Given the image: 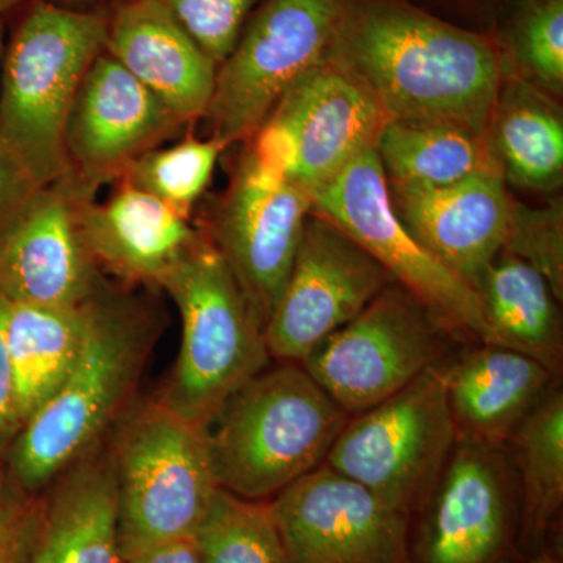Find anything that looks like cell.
Segmentation results:
<instances>
[{"label":"cell","mask_w":563,"mask_h":563,"mask_svg":"<svg viewBox=\"0 0 563 563\" xmlns=\"http://www.w3.org/2000/svg\"><path fill=\"white\" fill-rule=\"evenodd\" d=\"M202 232V231H201ZM181 317V344L161 401L210 429L247 380L268 368L265 328L206 233L162 282Z\"/></svg>","instance_id":"cell-5"},{"label":"cell","mask_w":563,"mask_h":563,"mask_svg":"<svg viewBox=\"0 0 563 563\" xmlns=\"http://www.w3.org/2000/svg\"><path fill=\"white\" fill-rule=\"evenodd\" d=\"M312 199L313 214L346 233L437 318L484 343L479 296L404 228L376 147L347 163Z\"/></svg>","instance_id":"cell-10"},{"label":"cell","mask_w":563,"mask_h":563,"mask_svg":"<svg viewBox=\"0 0 563 563\" xmlns=\"http://www.w3.org/2000/svg\"><path fill=\"white\" fill-rule=\"evenodd\" d=\"M376 151L388 185L440 188L474 174H501L488 135L450 122L388 120Z\"/></svg>","instance_id":"cell-26"},{"label":"cell","mask_w":563,"mask_h":563,"mask_svg":"<svg viewBox=\"0 0 563 563\" xmlns=\"http://www.w3.org/2000/svg\"><path fill=\"white\" fill-rule=\"evenodd\" d=\"M387 121L362 81L325 57L282 96L246 146L263 165L313 195L376 147Z\"/></svg>","instance_id":"cell-9"},{"label":"cell","mask_w":563,"mask_h":563,"mask_svg":"<svg viewBox=\"0 0 563 563\" xmlns=\"http://www.w3.org/2000/svg\"><path fill=\"white\" fill-rule=\"evenodd\" d=\"M224 150L213 136L198 139L188 133L176 143L162 144L141 155L121 180L150 192L191 220L192 210L209 188L214 166Z\"/></svg>","instance_id":"cell-30"},{"label":"cell","mask_w":563,"mask_h":563,"mask_svg":"<svg viewBox=\"0 0 563 563\" xmlns=\"http://www.w3.org/2000/svg\"><path fill=\"white\" fill-rule=\"evenodd\" d=\"M484 344L521 352L551 373L562 368V325L547 279L517 255L499 252L476 287Z\"/></svg>","instance_id":"cell-25"},{"label":"cell","mask_w":563,"mask_h":563,"mask_svg":"<svg viewBox=\"0 0 563 563\" xmlns=\"http://www.w3.org/2000/svg\"><path fill=\"white\" fill-rule=\"evenodd\" d=\"M24 166L0 141V229L20 211L29 198L38 190Z\"/></svg>","instance_id":"cell-36"},{"label":"cell","mask_w":563,"mask_h":563,"mask_svg":"<svg viewBox=\"0 0 563 563\" xmlns=\"http://www.w3.org/2000/svg\"><path fill=\"white\" fill-rule=\"evenodd\" d=\"M5 24H3L2 16H0V74H2L3 55H5Z\"/></svg>","instance_id":"cell-40"},{"label":"cell","mask_w":563,"mask_h":563,"mask_svg":"<svg viewBox=\"0 0 563 563\" xmlns=\"http://www.w3.org/2000/svg\"><path fill=\"white\" fill-rule=\"evenodd\" d=\"M81 231L102 274L155 290L202 236L191 220L122 180L106 201L84 207Z\"/></svg>","instance_id":"cell-20"},{"label":"cell","mask_w":563,"mask_h":563,"mask_svg":"<svg viewBox=\"0 0 563 563\" xmlns=\"http://www.w3.org/2000/svg\"><path fill=\"white\" fill-rule=\"evenodd\" d=\"M388 192L410 235L476 291L509 231L514 199L501 174H474L440 188L388 185Z\"/></svg>","instance_id":"cell-18"},{"label":"cell","mask_w":563,"mask_h":563,"mask_svg":"<svg viewBox=\"0 0 563 563\" xmlns=\"http://www.w3.org/2000/svg\"><path fill=\"white\" fill-rule=\"evenodd\" d=\"M393 282L346 233L310 213L290 276L265 325L269 357L302 363Z\"/></svg>","instance_id":"cell-13"},{"label":"cell","mask_w":563,"mask_h":563,"mask_svg":"<svg viewBox=\"0 0 563 563\" xmlns=\"http://www.w3.org/2000/svg\"><path fill=\"white\" fill-rule=\"evenodd\" d=\"M29 563H124L107 443L74 463L46 492L43 529Z\"/></svg>","instance_id":"cell-22"},{"label":"cell","mask_w":563,"mask_h":563,"mask_svg":"<svg viewBox=\"0 0 563 563\" xmlns=\"http://www.w3.org/2000/svg\"><path fill=\"white\" fill-rule=\"evenodd\" d=\"M109 13L25 5L0 74V141L38 187L69 173L65 129L85 74L106 49Z\"/></svg>","instance_id":"cell-4"},{"label":"cell","mask_w":563,"mask_h":563,"mask_svg":"<svg viewBox=\"0 0 563 563\" xmlns=\"http://www.w3.org/2000/svg\"><path fill=\"white\" fill-rule=\"evenodd\" d=\"M106 49L185 128L206 120L218 65L157 0H107Z\"/></svg>","instance_id":"cell-19"},{"label":"cell","mask_w":563,"mask_h":563,"mask_svg":"<svg viewBox=\"0 0 563 563\" xmlns=\"http://www.w3.org/2000/svg\"><path fill=\"white\" fill-rule=\"evenodd\" d=\"M350 418L301 363L265 368L233 393L209 429L217 483L272 501L325 461Z\"/></svg>","instance_id":"cell-3"},{"label":"cell","mask_w":563,"mask_h":563,"mask_svg":"<svg viewBox=\"0 0 563 563\" xmlns=\"http://www.w3.org/2000/svg\"><path fill=\"white\" fill-rule=\"evenodd\" d=\"M510 439L523 474L521 540L539 542L558 521L563 504V395L548 391Z\"/></svg>","instance_id":"cell-27"},{"label":"cell","mask_w":563,"mask_h":563,"mask_svg":"<svg viewBox=\"0 0 563 563\" xmlns=\"http://www.w3.org/2000/svg\"><path fill=\"white\" fill-rule=\"evenodd\" d=\"M110 439L122 558L191 539L220 487L209 429L154 399L132 404Z\"/></svg>","instance_id":"cell-6"},{"label":"cell","mask_w":563,"mask_h":563,"mask_svg":"<svg viewBox=\"0 0 563 563\" xmlns=\"http://www.w3.org/2000/svg\"><path fill=\"white\" fill-rule=\"evenodd\" d=\"M125 288L106 279L99 285L90 298L87 339L76 368L0 457L24 490H49L74 463L101 446L132 406L161 321L150 303Z\"/></svg>","instance_id":"cell-2"},{"label":"cell","mask_w":563,"mask_h":563,"mask_svg":"<svg viewBox=\"0 0 563 563\" xmlns=\"http://www.w3.org/2000/svg\"><path fill=\"white\" fill-rule=\"evenodd\" d=\"M201 563H287L272 501L218 487L191 537Z\"/></svg>","instance_id":"cell-29"},{"label":"cell","mask_w":563,"mask_h":563,"mask_svg":"<svg viewBox=\"0 0 563 563\" xmlns=\"http://www.w3.org/2000/svg\"><path fill=\"white\" fill-rule=\"evenodd\" d=\"M124 563H201L191 539L155 544L124 558Z\"/></svg>","instance_id":"cell-37"},{"label":"cell","mask_w":563,"mask_h":563,"mask_svg":"<svg viewBox=\"0 0 563 563\" xmlns=\"http://www.w3.org/2000/svg\"><path fill=\"white\" fill-rule=\"evenodd\" d=\"M553 96L504 68L488 141L506 184L551 192L563 180V120Z\"/></svg>","instance_id":"cell-23"},{"label":"cell","mask_w":563,"mask_h":563,"mask_svg":"<svg viewBox=\"0 0 563 563\" xmlns=\"http://www.w3.org/2000/svg\"><path fill=\"white\" fill-rule=\"evenodd\" d=\"M9 302V299L0 292V457L9 450L11 442L22 428L20 413H18L16 395H14L9 347H7Z\"/></svg>","instance_id":"cell-35"},{"label":"cell","mask_w":563,"mask_h":563,"mask_svg":"<svg viewBox=\"0 0 563 563\" xmlns=\"http://www.w3.org/2000/svg\"><path fill=\"white\" fill-rule=\"evenodd\" d=\"M201 49L221 65L231 55L262 0H157Z\"/></svg>","instance_id":"cell-32"},{"label":"cell","mask_w":563,"mask_h":563,"mask_svg":"<svg viewBox=\"0 0 563 563\" xmlns=\"http://www.w3.org/2000/svg\"><path fill=\"white\" fill-rule=\"evenodd\" d=\"M90 299L76 307L9 302L7 347L22 426L60 390L79 362Z\"/></svg>","instance_id":"cell-24"},{"label":"cell","mask_w":563,"mask_h":563,"mask_svg":"<svg viewBox=\"0 0 563 563\" xmlns=\"http://www.w3.org/2000/svg\"><path fill=\"white\" fill-rule=\"evenodd\" d=\"M91 201L65 174L33 192L0 229V292L9 301L76 307L95 295L103 274L81 231Z\"/></svg>","instance_id":"cell-16"},{"label":"cell","mask_w":563,"mask_h":563,"mask_svg":"<svg viewBox=\"0 0 563 563\" xmlns=\"http://www.w3.org/2000/svg\"><path fill=\"white\" fill-rule=\"evenodd\" d=\"M344 0H262L218 66L207 111L222 146L246 144L276 103L331 51Z\"/></svg>","instance_id":"cell-8"},{"label":"cell","mask_w":563,"mask_h":563,"mask_svg":"<svg viewBox=\"0 0 563 563\" xmlns=\"http://www.w3.org/2000/svg\"><path fill=\"white\" fill-rule=\"evenodd\" d=\"M287 563H415L409 518L331 466L272 499Z\"/></svg>","instance_id":"cell-14"},{"label":"cell","mask_w":563,"mask_h":563,"mask_svg":"<svg viewBox=\"0 0 563 563\" xmlns=\"http://www.w3.org/2000/svg\"><path fill=\"white\" fill-rule=\"evenodd\" d=\"M528 563H562L561 559L553 553H542L537 558L531 559Z\"/></svg>","instance_id":"cell-41"},{"label":"cell","mask_w":563,"mask_h":563,"mask_svg":"<svg viewBox=\"0 0 563 563\" xmlns=\"http://www.w3.org/2000/svg\"><path fill=\"white\" fill-rule=\"evenodd\" d=\"M493 38L504 68L533 87L563 92V0H515L496 22Z\"/></svg>","instance_id":"cell-28"},{"label":"cell","mask_w":563,"mask_h":563,"mask_svg":"<svg viewBox=\"0 0 563 563\" xmlns=\"http://www.w3.org/2000/svg\"><path fill=\"white\" fill-rule=\"evenodd\" d=\"M32 0H0V16L10 13V11L21 9V7L27 5Z\"/></svg>","instance_id":"cell-39"},{"label":"cell","mask_w":563,"mask_h":563,"mask_svg":"<svg viewBox=\"0 0 563 563\" xmlns=\"http://www.w3.org/2000/svg\"><path fill=\"white\" fill-rule=\"evenodd\" d=\"M455 442L444 369L433 365L401 391L351 417L324 463L410 520L428 506Z\"/></svg>","instance_id":"cell-7"},{"label":"cell","mask_w":563,"mask_h":563,"mask_svg":"<svg viewBox=\"0 0 563 563\" xmlns=\"http://www.w3.org/2000/svg\"><path fill=\"white\" fill-rule=\"evenodd\" d=\"M55 5L63 7V9L76 11H95L103 9L107 0H49Z\"/></svg>","instance_id":"cell-38"},{"label":"cell","mask_w":563,"mask_h":563,"mask_svg":"<svg viewBox=\"0 0 563 563\" xmlns=\"http://www.w3.org/2000/svg\"><path fill=\"white\" fill-rule=\"evenodd\" d=\"M46 515V493L24 490L0 462V563H29Z\"/></svg>","instance_id":"cell-33"},{"label":"cell","mask_w":563,"mask_h":563,"mask_svg":"<svg viewBox=\"0 0 563 563\" xmlns=\"http://www.w3.org/2000/svg\"><path fill=\"white\" fill-rule=\"evenodd\" d=\"M421 563H496L512 529V496L495 444L457 437L429 499Z\"/></svg>","instance_id":"cell-17"},{"label":"cell","mask_w":563,"mask_h":563,"mask_svg":"<svg viewBox=\"0 0 563 563\" xmlns=\"http://www.w3.org/2000/svg\"><path fill=\"white\" fill-rule=\"evenodd\" d=\"M431 313L393 282L301 365L347 413L365 412L435 365L443 340Z\"/></svg>","instance_id":"cell-11"},{"label":"cell","mask_w":563,"mask_h":563,"mask_svg":"<svg viewBox=\"0 0 563 563\" xmlns=\"http://www.w3.org/2000/svg\"><path fill=\"white\" fill-rule=\"evenodd\" d=\"M185 129L184 122L102 52L81 80L65 129L69 177L88 198L117 184L133 162Z\"/></svg>","instance_id":"cell-15"},{"label":"cell","mask_w":563,"mask_h":563,"mask_svg":"<svg viewBox=\"0 0 563 563\" xmlns=\"http://www.w3.org/2000/svg\"><path fill=\"white\" fill-rule=\"evenodd\" d=\"M443 20L493 35L496 22L515 0H410Z\"/></svg>","instance_id":"cell-34"},{"label":"cell","mask_w":563,"mask_h":563,"mask_svg":"<svg viewBox=\"0 0 563 563\" xmlns=\"http://www.w3.org/2000/svg\"><path fill=\"white\" fill-rule=\"evenodd\" d=\"M554 374L521 352L484 344L444 372L457 437L498 444L548 395Z\"/></svg>","instance_id":"cell-21"},{"label":"cell","mask_w":563,"mask_h":563,"mask_svg":"<svg viewBox=\"0 0 563 563\" xmlns=\"http://www.w3.org/2000/svg\"><path fill=\"white\" fill-rule=\"evenodd\" d=\"M533 266L553 290L563 298V213L562 203L531 209L514 201L509 231L503 247Z\"/></svg>","instance_id":"cell-31"},{"label":"cell","mask_w":563,"mask_h":563,"mask_svg":"<svg viewBox=\"0 0 563 563\" xmlns=\"http://www.w3.org/2000/svg\"><path fill=\"white\" fill-rule=\"evenodd\" d=\"M312 203L309 191L263 165L246 146L228 190L199 228L228 263L263 328L290 276Z\"/></svg>","instance_id":"cell-12"},{"label":"cell","mask_w":563,"mask_h":563,"mask_svg":"<svg viewBox=\"0 0 563 563\" xmlns=\"http://www.w3.org/2000/svg\"><path fill=\"white\" fill-rule=\"evenodd\" d=\"M328 57L362 81L388 120L450 122L488 135L504 76L493 35L410 0H344Z\"/></svg>","instance_id":"cell-1"}]
</instances>
